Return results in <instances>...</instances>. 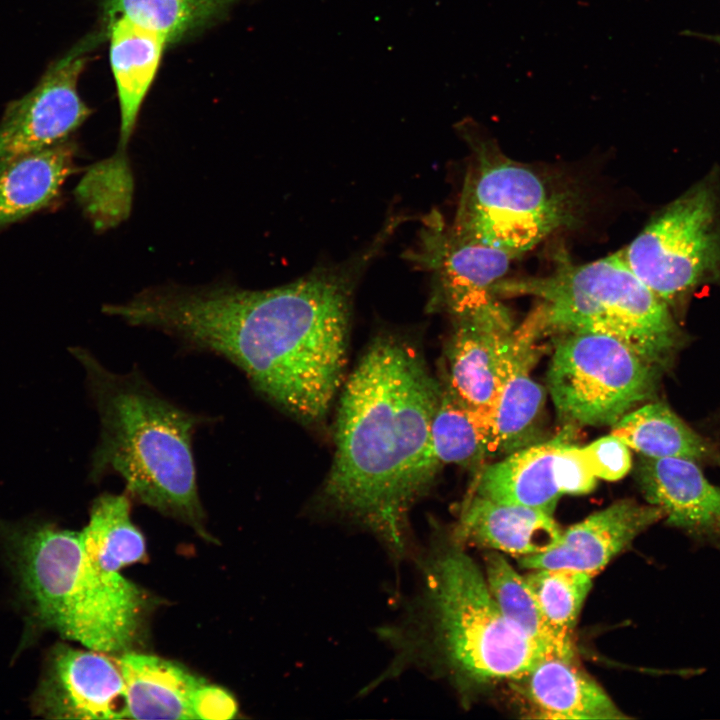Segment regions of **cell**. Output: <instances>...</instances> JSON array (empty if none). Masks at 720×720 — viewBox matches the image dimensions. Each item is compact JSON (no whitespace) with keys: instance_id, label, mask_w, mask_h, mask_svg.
I'll return each instance as SVG.
<instances>
[{"instance_id":"cb8c5ba5","label":"cell","mask_w":720,"mask_h":720,"mask_svg":"<svg viewBox=\"0 0 720 720\" xmlns=\"http://www.w3.org/2000/svg\"><path fill=\"white\" fill-rule=\"evenodd\" d=\"M492 414L473 407L447 386L441 396L430 430L427 463L436 475L444 464L479 467L490 454Z\"/></svg>"},{"instance_id":"8992f818","label":"cell","mask_w":720,"mask_h":720,"mask_svg":"<svg viewBox=\"0 0 720 720\" xmlns=\"http://www.w3.org/2000/svg\"><path fill=\"white\" fill-rule=\"evenodd\" d=\"M472 143L455 231L515 258L575 222L577 199L568 188L488 141Z\"/></svg>"},{"instance_id":"d6986e66","label":"cell","mask_w":720,"mask_h":720,"mask_svg":"<svg viewBox=\"0 0 720 720\" xmlns=\"http://www.w3.org/2000/svg\"><path fill=\"white\" fill-rule=\"evenodd\" d=\"M561 532L553 515L547 512L472 493L462 507L453 535L462 544L508 553L519 559L548 550Z\"/></svg>"},{"instance_id":"f546056e","label":"cell","mask_w":720,"mask_h":720,"mask_svg":"<svg viewBox=\"0 0 720 720\" xmlns=\"http://www.w3.org/2000/svg\"><path fill=\"white\" fill-rule=\"evenodd\" d=\"M686 34L706 39V40L711 41L720 46V34L696 33V32H691V31H687Z\"/></svg>"},{"instance_id":"44dd1931","label":"cell","mask_w":720,"mask_h":720,"mask_svg":"<svg viewBox=\"0 0 720 720\" xmlns=\"http://www.w3.org/2000/svg\"><path fill=\"white\" fill-rule=\"evenodd\" d=\"M518 682L539 718H627L603 688L574 663V658L545 657Z\"/></svg>"},{"instance_id":"ac0fdd59","label":"cell","mask_w":720,"mask_h":720,"mask_svg":"<svg viewBox=\"0 0 720 720\" xmlns=\"http://www.w3.org/2000/svg\"><path fill=\"white\" fill-rule=\"evenodd\" d=\"M98 31L109 41V60L120 110L118 148L105 162L116 171L128 173L131 171L126 148L164 51L169 46L155 33L120 17L102 20Z\"/></svg>"},{"instance_id":"d4e9b609","label":"cell","mask_w":720,"mask_h":720,"mask_svg":"<svg viewBox=\"0 0 720 720\" xmlns=\"http://www.w3.org/2000/svg\"><path fill=\"white\" fill-rule=\"evenodd\" d=\"M80 537L89 564L107 576L119 575L120 569L146 557L145 540L132 522L127 494L97 497Z\"/></svg>"},{"instance_id":"9a60e30c","label":"cell","mask_w":720,"mask_h":720,"mask_svg":"<svg viewBox=\"0 0 720 720\" xmlns=\"http://www.w3.org/2000/svg\"><path fill=\"white\" fill-rule=\"evenodd\" d=\"M663 520L651 504L623 499L562 530L548 550L519 558L527 569L563 568L594 576L649 527Z\"/></svg>"},{"instance_id":"ba28073f","label":"cell","mask_w":720,"mask_h":720,"mask_svg":"<svg viewBox=\"0 0 720 720\" xmlns=\"http://www.w3.org/2000/svg\"><path fill=\"white\" fill-rule=\"evenodd\" d=\"M622 254L633 272L668 306L720 272V215L712 184L672 202Z\"/></svg>"},{"instance_id":"6da1fadb","label":"cell","mask_w":720,"mask_h":720,"mask_svg":"<svg viewBox=\"0 0 720 720\" xmlns=\"http://www.w3.org/2000/svg\"><path fill=\"white\" fill-rule=\"evenodd\" d=\"M352 270H319L265 290L219 284L141 291L105 313L220 356L304 423L323 420L346 363Z\"/></svg>"},{"instance_id":"603a6c76","label":"cell","mask_w":720,"mask_h":720,"mask_svg":"<svg viewBox=\"0 0 720 720\" xmlns=\"http://www.w3.org/2000/svg\"><path fill=\"white\" fill-rule=\"evenodd\" d=\"M611 434L643 457H675L720 466V452L663 402L651 401L623 415Z\"/></svg>"},{"instance_id":"52a82bcc","label":"cell","mask_w":720,"mask_h":720,"mask_svg":"<svg viewBox=\"0 0 720 720\" xmlns=\"http://www.w3.org/2000/svg\"><path fill=\"white\" fill-rule=\"evenodd\" d=\"M547 387L565 426H613L654 397L660 369L623 341L604 334H560Z\"/></svg>"},{"instance_id":"30bf717a","label":"cell","mask_w":720,"mask_h":720,"mask_svg":"<svg viewBox=\"0 0 720 720\" xmlns=\"http://www.w3.org/2000/svg\"><path fill=\"white\" fill-rule=\"evenodd\" d=\"M409 258L431 273L434 303L460 320L500 302L496 286L514 257L429 216L418 249Z\"/></svg>"},{"instance_id":"9c48e42d","label":"cell","mask_w":720,"mask_h":720,"mask_svg":"<svg viewBox=\"0 0 720 720\" xmlns=\"http://www.w3.org/2000/svg\"><path fill=\"white\" fill-rule=\"evenodd\" d=\"M94 48L84 39L52 63L38 84L10 102L0 121V174L16 161L68 139L91 114L77 84Z\"/></svg>"},{"instance_id":"8fae6325","label":"cell","mask_w":720,"mask_h":720,"mask_svg":"<svg viewBox=\"0 0 720 720\" xmlns=\"http://www.w3.org/2000/svg\"><path fill=\"white\" fill-rule=\"evenodd\" d=\"M115 656L124 680V718L215 720L237 713L227 691L175 662L131 650Z\"/></svg>"},{"instance_id":"277c9868","label":"cell","mask_w":720,"mask_h":720,"mask_svg":"<svg viewBox=\"0 0 720 720\" xmlns=\"http://www.w3.org/2000/svg\"><path fill=\"white\" fill-rule=\"evenodd\" d=\"M72 352L85 369L100 421L90 479L118 475L129 497L207 536L193 438L210 418L164 397L137 369L119 374L83 348Z\"/></svg>"},{"instance_id":"5bb4252c","label":"cell","mask_w":720,"mask_h":720,"mask_svg":"<svg viewBox=\"0 0 720 720\" xmlns=\"http://www.w3.org/2000/svg\"><path fill=\"white\" fill-rule=\"evenodd\" d=\"M456 323L448 349L447 387L462 401L492 414L516 329L513 318L500 301Z\"/></svg>"},{"instance_id":"4fadbf2b","label":"cell","mask_w":720,"mask_h":720,"mask_svg":"<svg viewBox=\"0 0 720 720\" xmlns=\"http://www.w3.org/2000/svg\"><path fill=\"white\" fill-rule=\"evenodd\" d=\"M13 558L33 611L61 633L84 563L80 532L39 525L12 534Z\"/></svg>"},{"instance_id":"3957f363","label":"cell","mask_w":720,"mask_h":720,"mask_svg":"<svg viewBox=\"0 0 720 720\" xmlns=\"http://www.w3.org/2000/svg\"><path fill=\"white\" fill-rule=\"evenodd\" d=\"M419 580L400 616L379 630L392 658L364 691L410 669L456 682L518 681L550 655L515 627L484 573L453 535L432 537L417 558Z\"/></svg>"},{"instance_id":"f1b7e54d","label":"cell","mask_w":720,"mask_h":720,"mask_svg":"<svg viewBox=\"0 0 720 720\" xmlns=\"http://www.w3.org/2000/svg\"><path fill=\"white\" fill-rule=\"evenodd\" d=\"M580 450L590 471L597 479L617 481L631 470V449L611 433L580 447Z\"/></svg>"},{"instance_id":"7a4b0ae2","label":"cell","mask_w":720,"mask_h":720,"mask_svg":"<svg viewBox=\"0 0 720 720\" xmlns=\"http://www.w3.org/2000/svg\"><path fill=\"white\" fill-rule=\"evenodd\" d=\"M440 396L420 355L404 340L382 335L340 399L323 503L375 535L394 560L409 550L408 512L435 477L427 453Z\"/></svg>"},{"instance_id":"7402d4cb","label":"cell","mask_w":720,"mask_h":720,"mask_svg":"<svg viewBox=\"0 0 720 720\" xmlns=\"http://www.w3.org/2000/svg\"><path fill=\"white\" fill-rule=\"evenodd\" d=\"M76 145L67 139L28 155L0 174V230L41 210L74 171Z\"/></svg>"},{"instance_id":"4316f807","label":"cell","mask_w":720,"mask_h":720,"mask_svg":"<svg viewBox=\"0 0 720 720\" xmlns=\"http://www.w3.org/2000/svg\"><path fill=\"white\" fill-rule=\"evenodd\" d=\"M239 1L104 0L102 20L124 18L171 46L215 24Z\"/></svg>"},{"instance_id":"484cf974","label":"cell","mask_w":720,"mask_h":720,"mask_svg":"<svg viewBox=\"0 0 720 720\" xmlns=\"http://www.w3.org/2000/svg\"><path fill=\"white\" fill-rule=\"evenodd\" d=\"M484 565L488 588L503 615L550 655L574 658L572 639L563 637L549 624L525 576L497 551L485 554Z\"/></svg>"},{"instance_id":"2e32d148","label":"cell","mask_w":720,"mask_h":720,"mask_svg":"<svg viewBox=\"0 0 720 720\" xmlns=\"http://www.w3.org/2000/svg\"><path fill=\"white\" fill-rule=\"evenodd\" d=\"M699 463L675 457L641 458L636 475L646 502L695 542L720 548V489Z\"/></svg>"},{"instance_id":"ffe728a7","label":"cell","mask_w":720,"mask_h":720,"mask_svg":"<svg viewBox=\"0 0 720 720\" xmlns=\"http://www.w3.org/2000/svg\"><path fill=\"white\" fill-rule=\"evenodd\" d=\"M575 429L565 426L549 441L519 449L482 467L473 494L553 515L564 494L558 470L559 447Z\"/></svg>"},{"instance_id":"5b68a950","label":"cell","mask_w":720,"mask_h":720,"mask_svg":"<svg viewBox=\"0 0 720 720\" xmlns=\"http://www.w3.org/2000/svg\"><path fill=\"white\" fill-rule=\"evenodd\" d=\"M496 292L536 297L539 305L529 316L544 335H609L660 370L683 343L669 306L633 272L622 251L581 265L561 262L542 277L503 279Z\"/></svg>"},{"instance_id":"83f0119b","label":"cell","mask_w":720,"mask_h":720,"mask_svg":"<svg viewBox=\"0 0 720 720\" xmlns=\"http://www.w3.org/2000/svg\"><path fill=\"white\" fill-rule=\"evenodd\" d=\"M545 618L563 637L572 639L583 603L592 587V576L563 569H534L525 575Z\"/></svg>"},{"instance_id":"e0dca14e","label":"cell","mask_w":720,"mask_h":720,"mask_svg":"<svg viewBox=\"0 0 720 720\" xmlns=\"http://www.w3.org/2000/svg\"><path fill=\"white\" fill-rule=\"evenodd\" d=\"M545 335L528 317L516 327L492 413L489 454H510L541 442L546 391L532 377Z\"/></svg>"},{"instance_id":"7c38bea8","label":"cell","mask_w":720,"mask_h":720,"mask_svg":"<svg viewBox=\"0 0 720 720\" xmlns=\"http://www.w3.org/2000/svg\"><path fill=\"white\" fill-rule=\"evenodd\" d=\"M124 680L113 657L58 644L33 698L34 711L53 719L124 718Z\"/></svg>"}]
</instances>
